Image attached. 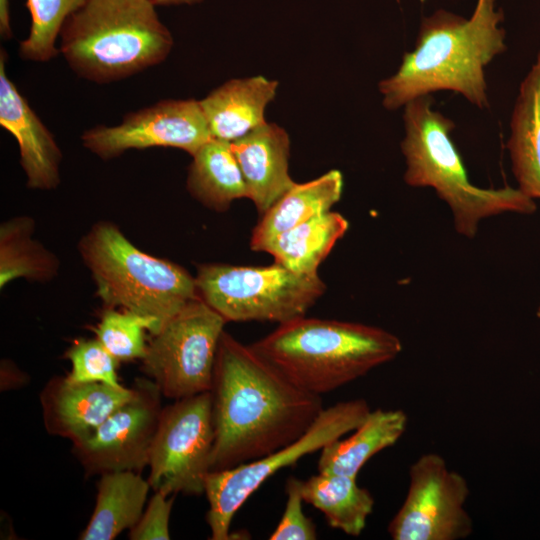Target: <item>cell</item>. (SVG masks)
<instances>
[{
    "mask_svg": "<svg viewBox=\"0 0 540 540\" xmlns=\"http://www.w3.org/2000/svg\"><path fill=\"white\" fill-rule=\"evenodd\" d=\"M71 363L66 378L71 382H98L122 388L117 369L119 361L97 339H77L65 352Z\"/></svg>",
    "mask_w": 540,
    "mask_h": 540,
    "instance_id": "83f0119b",
    "label": "cell"
},
{
    "mask_svg": "<svg viewBox=\"0 0 540 540\" xmlns=\"http://www.w3.org/2000/svg\"><path fill=\"white\" fill-rule=\"evenodd\" d=\"M174 498L160 491H154L140 519L129 530L131 540L170 539L169 520Z\"/></svg>",
    "mask_w": 540,
    "mask_h": 540,
    "instance_id": "f546056e",
    "label": "cell"
},
{
    "mask_svg": "<svg viewBox=\"0 0 540 540\" xmlns=\"http://www.w3.org/2000/svg\"><path fill=\"white\" fill-rule=\"evenodd\" d=\"M77 250L104 307L152 317L160 329L198 297L185 268L142 251L111 221L94 223Z\"/></svg>",
    "mask_w": 540,
    "mask_h": 540,
    "instance_id": "8992f818",
    "label": "cell"
},
{
    "mask_svg": "<svg viewBox=\"0 0 540 540\" xmlns=\"http://www.w3.org/2000/svg\"><path fill=\"white\" fill-rule=\"evenodd\" d=\"M59 38L70 69L100 85L161 64L174 46L149 0H86L65 21Z\"/></svg>",
    "mask_w": 540,
    "mask_h": 540,
    "instance_id": "277c9868",
    "label": "cell"
},
{
    "mask_svg": "<svg viewBox=\"0 0 540 540\" xmlns=\"http://www.w3.org/2000/svg\"><path fill=\"white\" fill-rule=\"evenodd\" d=\"M503 12L495 0H477L466 19L437 10L421 21L415 48L378 87L387 110L404 107L420 96L449 90L478 108L489 107L486 66L506 50Z\"/></svg>",
    "mask_w": 540,
    "mask_h": 540,
    "instance_id": "7a4b0ae2",
    "label": "cell"
},
{
    "mask_svg": "<svg viewBox=\"0 0 540 540\" xmlns=\"http://www.w3.org/2000/svg\"><path fill=\"white\" fill-rule=\"evenodd\" d=\"M226 322L199 297L192 299L151 335L141 371L172 400L209 392Z\"/></svg>",
    "mask_w": 540,
    "mask_h": 540,
    "instance_id": "9c48e42d",
    "label": "cell"
},
{
    "mask_svg": "<svg viewBox=\"0 0 540 540\" xmlns=\"http://www.w3.org/2000/svg\"><path fill=\"white\" fill-rule=\"evenodd\" d=\"M186 188L195 200L216 212L228 210L237 199L248 198L231 142L212 138L192 155Z\"/></svg>",
    "mask_w": 540,
    "mask_h": 540,
    "instance_id": "7402d4cb",
    "label": "cell"
},
{
    "mask_svg": "<svg viewBox=\"0 0 540 540\" xmlns=\"http://www.w3.org/2000/svg\"><path fill=\"white\" fill-rule=\"evenodd\" d=\"M133 394L85 439L72 443V453L87 475L142 471L149 463L162 404L158 386L136 378Z\"/></svg>",
    "mask_w": 540,
    "mask_h": 540,
    "instance_id": "7c38bea8",
    "label": "cell"
},
{
    "mask_svg": "<svg viewBox=\"0 0 540 540\" xmlns=\"http://www.w3.org/2000/svg\"><path fill=\"white\" fill-rule=\"evenodd\" d=\"M157 6H180V5H195L203 2V0H149Z\"/></svg>",
    "mask_w": 540,
    "mask_h": 540,
    "instance_id": "1f68e13d",
    "label": "cell"
},
{
    "mask_svg": "<svg viewBox=\"0 0 540 540\" xmlns=\"http://www.w3.org/2000/svg\"><path fill=\"white\" fill-rule=\"evenodd\" d=\"M85 1L26 0L31 24L27 37L19 42V57L25 61L39 63L54 59L60 53L56 41L65 21Z\"/></svg>",
    "mask_w": 540,
    "mask_h": 540,
    "instance_id": "484cf974",
    "label": "cell"
},
{
    "mask_svg": "<svg viewBox=\"0 0 540 540\" xmlns=\"http://www.w3.org/2000/svg\"><path fill=\"white\" fill-rule=\"evenodd\" d=\"M35 221L27 215L15 216L0 225V288L22 278L45 283L54 279L60 261L33 239Z\"/></svg>",
    "mask_w": 540,
    "mask_h": 540,
    "instance_id": "d4e9b609",
    "label": "cell"
},
{
    "mask_svg": "<svg viewBox=\"0 0 540 540\" xmlns=\"http://www.w3.org/2000/svg\"><path fill=\"white\" fill-rule=\"evenodd\" d=\"M151 486L136 471H115L100 475L91 518L81 540H112L133 528L140 519Z\"/></svg>",
    "mask_w": 540,
    "mask_h": 540,
    "instance_id": "44dd1931",
    "label": "cell"
},
{
    "mask_svg": "<svg viewBox=\"0 0 540 540\" xmlns=\"http://www.w3.org/2000/svg\"><path fill=\"white\" fill-rule=\"evenodd\" d=\"M410 484L388 525L394 540H459L473 532L465 509L466 479L435 453L421 455L410 467Z\"/></svg>",
    "mask_w": 540,
    "mask_h": 540,
    "instance_id": "8fae6325",
    "label": "cell"
},
{
    "mask_svg": "<svg viewBox=\"0 0 540 540\" xmlns=\"http://www.w3.org/2000/svg\"><path fill=\"white\" fill-rule=\"evenodd\" d=\"M0 35L4 40L13 37L9 0H0Z\"/></svg>",
    "mask_w": 540,
    "mask_h": 540,
    "instance_id": "4dcf8cb0",
    "label": "cell"
},
{
    "mask_svg": "<svg viewBox=\"0 0 540 540\" xmlns=\"http://www.w3.org/2000/svg\"><path fill=\"white\" fill-rule=\"evenodd\" d=\"M211 471L267 456L300 438L324 409L321 396L287 379L230 333L221 335L213 372Z\"/></svg>",
    "mask_w": 540,
    "mask_h": 540,
    "instance_id": "6da1fadb",
    "label": "cell"
},
{
    "mask_svg": "<svg viewBox=\"0 0 540 540\" xmlns=\"http://www.w3.org/2000/svg\"><path fill=\"white\" fill-rule=\"evenodd\" d=\"M301 480L291 476L287 479L285 491L287 495L283 515L269 536L270 540H314L317 529L311 518L302 508L304 502L300 491Z\"/></svg>",
    "mask_w": 540,
    "mask_h": 540,
    "instance_id": "f1b7e54d",
    "label": "cell"
},
{
    "mask_svg": "<svg viewBox=\"0 0 540 540\" xmlns=\"http://www.w3.org/2000/svg\"><path fill=\"white\" fill-rule=\"evenodd\" d=\"M300 491L304 502L318 509L330 527L350 536L362 533L375 503L355 477L340 474L318 472L301 480Z\"/></svg>",
    "mask_w": 540,
    "mask_h": 540,
    "instance_id": "cb8c5ba5",
    "label": "cell"
},
{
    "mask_svg": "<svg viewBox=\"0 0 540 540\" xmlns=\"http://www.w3.org/2000/svg\"><path fill=\"white\" fill-rule=\"evenodd\" d=\"M407 423L408 416L401 409L370 410L349 437H341L320 450L318 472L357 478L370 458L401 438Z\"/></svg>",
    "mask_w": 540,
    "mask_h": 540,
    "instance_id": "ffe728a7",
    "label": "cell"
},
{
    "mask_svg": "<svg viewBox=\"0 0 540 540\" xmlns=\"http://www.w3.org/2000/svg\"><path fill=\"white\" fill-rule=\"evenodd\" d=\"M537 316L540 318V306H539V308L537 310Z\"/></svg>",
    "mask_w": 540,
    "mask_h": 540,
    "instance_id": "d6a6232c",
    "label": "cell"
},
{
    "mask_svg": "<svg viewBox=\"0 0 540 540\" xmlns=\"http://www.w3.org/2000/svg\"><path fill=\"white\" fill-rule=\"evenodd\" d=\"M343 185V175L335 169L305 183H295L261 215L252 231L251 249L264 251L280 233L330 211L340 200Z\"/></svg>",
    "mask_w": 540,
    "mask_h": 540,
    "instance_id": "ac0fdd59",
    "label": "cell"
},
{
    "mask_svg": "<svg viewBox=\"0 0 540 540\" xmlns=\"http://www.w3.org/2000/svg\"><path fill=\"white\" fill-rule=\"evenodd\" d=\"M91 330L102 345L122 362L141 360L147 348L145 331L153 335L160 327L152 317L104 307L99 322Z\"/></svg>",
    "mask_w": 540,
    "mask_h": 540,
    "instance_id": "4316f807",
    "label": "cell"
},
{
    "mask_svg": "<svg viewBox=\"0 0 540 540\" xmlns=\"http://www.w3.org/2000/svg\"><path fill=\"white\" fill-rule=\"evenodd\" d=\"M80 139L85 149L111 160L152 147L177 148L192 156L212 136L199 100L163 99L125 114L116 125L85 130Z\"/></svg>",
    "mask_w": 540,
    "mask_h": 540,
    "instance_id": "4fadbf2b",
    "label": "cell"
},
{
    "mask_svg": "<svg viewBox=\"0 0 540 540\" xmlns=\"http://www.w3.org/2000/svg\"><path fill=\"white\" fill-rule=\"evenodd\" d=\"M507 149L519 189L540 199V51L520 84Z\"/></svg>",
    "mask_w": 540,
    "mask_h": 540,
    "instance_id": "d6986e66",
    "label": "cell"
},
{
    "mask_svg": "<svg viewBox=\"0 0 540 540\" xmlns=\"http://www.w3.org/2000/svg\"><path fill=\"white\" fill-rule=\"evenodd\" d=\"M370 410L364 399L338 402L324 408L309 429L284 448L230 469L210 471L204 491L209 503L206 521L210 528V539H230L234 515L266 480L279 470L294 465L302 457L351 433Z\"/></svg>",
    "mask_w": 540,
    "mask_h": 540,
    "instance_id": "ba28073f",
    "label": "cell"
},
{
    "mask_svg": "<svg viewBox=\"0 0 540 540\" xmlns=\"http://www.w3.org/2000/svg\"><path fill=\"white\" fill-rule=\"evenodd\" d=\"M231 146L248 199L262 215L296 183L289 174V135L281 126L266 122Z\"/></svg>",
    "mask_w": 540,
    "mask_h": 540,
    "instance_id": "2e32d148",
    "label": "cell"
},
{
    "mask_svg": "<svg viewBox=\"0 0 540 540\" xmlns=\"http://www.w3.org/2000/svg\"><path fill=\"white\" fill-rule=\"evenodd\" d=\"M251 347L299 388L321 396L395 359L400 339L362 323L297 317Z\"/></svg>",
    "mask_w": 540,
    "mask_h": 540,
    "instance_id": "3957f363",
    "label": "cell"
},
{
    "mask_svg": "<svg viewBox=\"0 0 540 540\" xmlns=\"http://www.w3.org/2000/svg\"><path fill=\"white\" fill-rule=\"evenodd\" d=\"M433 104L431 95H425L404 105L405 183L433 188L450 207L456 231L468 238L475 236L483 218L504 212L533 213L535 202L519 188L483 189L469 181L450 137L455 123Z\"/></svg>",
    "mask_w": 540,
    "mask_h": 540,
    "instance_id": "5b68a950",
    "label": "cell"
},
{
    "mask_svg": "<svg viewBox=\"0 0 540 540\" xmlns=\"http://www.w3.org/2000/svg\"><path fill=\"white\" fill-rule=\"evenodd\" d=\"M278 85L262 75L234 78L199 100L212 138L233 142L266 123Z\"/></svg>",
    "mask_w": 540,
    "mask_h": 540,
    "instance_id": "e0dca14e",
    "label": "cell"
},
{
    "mask_svg": "<svg viewBox=\"0 0 540 540\" xmlns=\"http://www.w3.org/2000/svg\"><path fill=\"white\" fill-rule=\"evenodd\" d=\"M133 394L98 382H71L54 376L40 393L43 424L48 434L72 443L88 437Z\"/></svg>",
    "mask_w": 540,
    "mask_h": 540,
    "instance_id": "9a60e30c",
    "label": "cell"
},
{
    "mask_svg": "<svg viewBox=\"0 0 540 540\" xmlns=\"http://www.w3.org/2000/svg\"><path fill=\"white\" fill-rule=\"evenodd\" d=\"M348 227L349 223L343 215L330 210L280 233L263 252L272 255L274 262L293 272L318 274V267Z\"/></svg>",
    "mask_w": 540,
    "mask_h": 540,
    "instance_id": "603a6c76",
    "label": "cell"
},
{
    "mask_svg": "<svg viewBox=\"0 0 540 540\" xmlns=\"http://www.w3.org/2000/svg\"><path fill=\"white\" fill-rule=\"evenodd\" d=\"M213 441L210 391L163 407L149 456L151 488L167 496L204 494Z\"/></svg>",
    "mask_w": 540,
    "mask_h": 540,
    "instance_id": "30bf717a",
    "label": "cell"
},
{
    "mask_svg": "<svg viewBox=\"0 0 540 540\" xmlns=\"http://www.w3.org/2000/svg\"><path fill=\"white\" fill-rule=\"evenodd\" d=\"M197 296L227 322L269 321L278 324L305 316L325 293L318 274L270 266L202 263L194 276Z\"/></svg>",
    "mask_w": 540,
    "mask_h": 540,
    "instance_id": "52a82bcc",
    "label": "cell"
},
{
    "mask_svg": "<svg viewBox=\"0 0 540 540\" xmlns=\"http://www.w3.org/2000/svg\"><path fill=\"white\" fill-rule=\"evenodd\" d=\"M7 55L0 52V126L15 139L26 186L51 191L61 183L62 151L53 134L31 108L6 72Z\"/></svg>",
    "mask_w": 540,
    "mask_h": 540,
    "instance_id": "5bb4252c",
    "label": "cell"
}]
</instances>
